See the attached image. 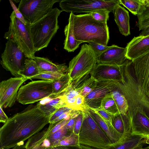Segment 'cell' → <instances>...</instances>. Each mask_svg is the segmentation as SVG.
Instances as JSON below:
<instances>
[{
    "instance_id": "34",
    "label": "cell",
    "mask_w": 149,
    "mask_h": 149,
    "mask_svg": "<svg viewBox=\"0 0 149 149\" xmlns=\"http://www.w3.org/2000/svg\"><path fill=\"white\" fill-rule=\"evenodd\" d=\"M110 11L104 9L99 10L91 13V14L95 20L102 22L107 24L109 18V14Z\"/></svg>"
},
{
    "instance_id": "18",
    "label": "cell",
    "mask_w": 149,
    "mask_h": 149,
    "mask_svg": "<svg viewBox=\"0 0 149 149\" xmlns=\"http://www.w3.org/2000/svg\"><path fill=\"white\" fill-rule=\"evenodd\" d=\"M86 109L105 133L112 144L121 139L123 135L117 131L113 126L109 125L94 110L87 107Z\"/></svg>"
},
{
    "instance_id": "21",
    "label": "cell",
    "mask_w": 149,
    "mask_h": 149,
    "mask_svg": "<svg viewBox=\"0 0 149 149\" xmlns=\"http://www.w3.org/2000/svg\"><path fill=\"white\" fill-rule=\"evenodd\" d=\"M33 59L36 63L40 74L48 72H60L66 74L68 67L65 64L54 63L47 58L35 56Z\"/></svg>"
},
{
    "instance_id": "9",
    "label": "cell",
    "mask_w": 149,
    "mask_h": 149,
    "mask_svg": "<svg viewBox=\"0 0 149 149\" xmlns=\"http://www.w3.org/2000/svg\"><path fill=\"white\" fill-rule=\"evenodd\" d=\"M59 4L62 11L73 13H91L102 9L112 12L115 6L120 3L119 0H60Z\"/></svg>"
},
{
    "instance_id": "4",
    "label": "cell",
    "mask_w": 149,
    "mask_h": 149,
    "mask_svg": "<svg viewBox=\"0 0 149 149\" xmlns=\"http://www.w3.org/2000/svg\"><path fill=\"white\" fill-rule=\"evenodd\" d=\"M132 61L134 76L130 77L129 86L136 98L144 102L149 93V51Z\"/></svg>"
},
{
    "instance_id": "44",
    "label": "cell",
    "mask_w": 149,
    "mask_h": 149,
    "mask_svg": "<svg viewBox=\"0 0 149 149\" xmlns=\"http://www.w3.org/2000/svg\"><path fill=\"white\" fill-rule=\"evenodd\" d=\"M76 117L72 118L66 124L68 130L71 133L73 132Z\"/></svg>"
},
{
    "instance_id": "29",
    "label": "cell",
    "mask_w": 149,
    "mask_h": 149,
    "mask_svg": "<svg viewBox=\"0 0 149 149\" xmlns=\"http://www.w3.org/2000/svg\"><path fill=\"white\" fill-rule=\"evenodd\" d=\"M40 74L38 66L32 59L27 58L25 62L24 70L20 76L29 79Z\"/></svg>"
},
{
    "instance_id": "2",
    "label": "cell",
    "mask_w": 149,
    "mask_h": 149,
    "mask_svg": "<svg viewBox=\"0 0 149 149\" xmlns=\"http://www.w3.org/2000/svg\"><path fill=\"white\" fill-rule=\"evenodd\" d=\"M68 22L77 40L81 43L93 42L107 46L109 35L107 24L95 20L91 13L75 15L71 12Z\"/></svg>"
},
{
    "instance_id": "17",
    "label": "cell",
    "mask_w": 149,
    "mask_h": 149,
    "mask_svg": "<svg viewBox=\"0 0 149 149\" xmlns=\"http://www.w3.org/2000/svg\"><path fill=\"white\" fill-rule=\"evenodd\" d=\"M131 134L145 137L149 134V118L143 109L139 110L129 118Z\"/></svg>"
},
{
    "instance_id": "20",
    "label": "cell",
    "mask_w": 149,
    "mask_h": 149,
    "mask_svg": "<svg viewBox=\"0 0 149 149\" xmlns=\"http://www.w3.org/2000/svg\"><path fill=\"white\" fill-rule=\"evenodd\" d=\"M144 136L131 134H123L121 139L112 144L109 149H134L143 146L146 144Z\"/></svg>"
},
{
    "instance_id": "39",
    "label": "cell",
    "mask_w": 149,
    "mask_h": 149,
    "mask_svg": "<svg viewBox=\"0 0 149 149\" xmlns=\"http://www.w3.org/2000/svg\"><path fill=\"white\" fill-rule=\"evenodd\" d=\"M97 56L110 47L93 42H88Z\"/></svg>"
},
{
    "instance_id": "7",
    "label": "cell",
    "mask_w": 149,
    "mask_h": 149,
    "mask_svg": "<svg viewBox=\"0 0 149 149\" xmlns=\"http://www.w3.org/2000/svg\"><path fill=\"white\" fill-rule=\"evenodd\" d=\"M10 17L8 29L5 33L4 38L14 42L24 52L26 58L33 59L36 52L27 26L15 17L13 11Z\"/></svg>"
},
{
    "instance_id": "15",
    "label": "cell",
    "mask_w": 149,
    "mask_h": 149,
    "mask_svg": "<svg viewBox=\"0 0 149 149\" xmlns=\"http://www.w3.org/2000/svg\"><path fill=\"white\" fill-rule=\"evenodd\" d=\"M127 59L126 48L113 45L97 56V63L120 66Z\"/></svg>"
},
{
    "instance_id": "27",
    "label": "cell",
    "mask_w": 149,
    "mask_h": 149,
    "mask_svg": "<svg viewBox=\"0 0 149 149\" xmlns=\"http://www.w3.org/2000/svg\"><path fill=\"white\" fill-rule=\"evenodd\" d=\"M111 93L117 105L120 113L126 114L129 108L128 102L117 85L112 91Z\"/></svg>"
},
{
    "instance_id": "16",
    "label": "cell",
    "mask_w": 149,
    "mask_h": 149,
    "mask_svg": "<svg viewBox=\"0 0 149 149\" xmlns=\"http://www.w3.org/2000/svg\"><path fill=\"white\" fill-rule=\"evenodd\" d=\"M127 59L132 60L149 51V34L134 37L125 47Z\"/></svg>"
},
{
    "instance_id": "32",
    "label": "cell",
    "mask_w": 149,
    "mask_h": 149,
    "mask_svg": "<svg viewBox=\"0 0 149 149\" xmlns=\"http://www.w3.org/2000/svg\"><path fill=\"white\" fill-rule=\"evenodd\" d=\"M72 133L68 130L66 125L55 132L51 134L47 139L50 147H56L59 141L63 137L70 135Z\"/></svg>"
},
{
    "instance_id": "31",
    "label": "cell",
    "mask_w": 149,
    "mask_h": 149,
    "mask_svg": "<svg viewBox=\"0 0 149 149\" xmlns=\"http://www.w3.org/2000/svg\"><path fill=\"white\" fill-rule=\"evenodd\" d=\"M137 26L139 31H141L139 35L145 36L149 34V8H147L141 14L137 15Z\"/></svg>"
},
{
    "instance_id": "5",
    "label": "cell",
    "mask_w": 149,
    "mask_h": 149,
    "mask_svg": "<svg viewBox=\"0 0 149 149\" xmlns=\"http://www.w3.org/2000/svg\"><path fill=\"white\" fill-rule=\"evenodd\" d=\"M83 112V121L79 135L80 145L94 149H109L112 144L105 133L86 109Z\"/></svg>"
},
{
    "instance_id": "23",
    "label": "cell",
    "mask_w": 149,
    "mask_h": 149,
    "mask_svg": "<svg viewBox=\"0 0 149 149\" xmlns=\"http://www.w3.org/2000/svg\"><path fill=\"white\" fill-rule=\"evenodd\" d=\"M112 123L114 128L123 135L131 134V124L127 114L119 113L114 115Z\"/></svg>"
},
{
    "instance_id": "45",
    "label": "cell",
    "mask_w": 149,
    "mask_h": 149,
    "mask_svg": "<svg viewBox=\"0 0 149 149\" xmlns=\"http://www.w3.org/2000/svg\"><path fill=\"white\" fill-rule=\"evenodd\" d=\"M3 107L0 106V122L4 123L9 118L3 111Z\"/></svg>"
},
{
    "instance_id": "24",
    "label": "cell",
    "mask_w": 149,
    "mask_h": 149,
    "mask_svg": "<svg viewBox=\"0 0 149 149\" xmlns=\"http://www.w3.org/2000/svg\"><path fill=\"white\" fill-rule=\"evenodd\" d=\"M71 83L68 72L60 79L53 81V92L48 98L51 99L62 95L68 89Z\"/></svg>"
},
{
    "instance_id": "1",
    "label": "cell",
    "mask_w": 149,
    "mask_h": 149,
    "mask_svg": "<svg viewBox=\"0 0 149 149\" xmlns=\"http://www.w3.org/2000/svg\"><path fill=\"white\" fill-rule=\"evenodd\" d=\"M49 123V116L31 104L9 118L0 129V149H10L39 132Z\"/></svg>"
},
{
    "instance_id": "41",
    "label": "cell",
    "mask_w": 149,
    "mask_h": 149,
    "mask_svg": "<svg viewBox=\"0 0 149 149\" xmlns=\"http://www.w3.org/2000/svg\"><path fill=\"white\" fill-rule=\"evenodd\" d=\"M9 1L15 13V17L26 25L27 22L22 14L18 9V8H17L12 1L9 0Z\"/></svg>"
},
{
    "instance_id": "43",
    "label": "cell",
    "mask_w": 149,
    "mask_h": 149,
    "mask_svg": "<svg viewBox=\"0 0 149 149\" xmlns=\"http://www.w3.org/2000/svg\"><path fill=\"white\" fill-rule=\"evenodd\" d=\"M77 96L69 99L63 100L65 107L72 109L77 110L76 107V101Z\"/></svg>"
},
{
    "instance_id": "42",
    "label": "cell",
    "mask_w": 149,
    "mask_h": 149,
    "mask_svg": "<svg viewBox=\"0 0 149 149\" xmlns=\"http://www.w3.org/2000/svg\"><path fill=\"white\" fill-rule=\"evenodd\" d=\"M84 97L80 94L77 96L76 101L77 110L83 111L87 107L84 103Z\"/></svg>"
},
{
    "instance_id": "51",
    "label": "cell",
    "mask_w": 149,
    "mask_h": 149,
    "mask_svg": "<svg viewBox=\"0 0 149 149\" xmlns=\"http://www.w3.org/2000/svg\"><path fill=\"white\" fill-rule=\"evenodd\" d=\"M47 149H58L57 147H49L47 148Z\"/></svg>"
},
{
    "instance_id": "30",
    "label": "cell",
    "mask_w": 149,
    "mask_h": 149,
    "mask_svg": "<svg viewBox=\"0 0 149 149\" xmlns=\"http://www.w3.org/2000/svg\"><path fill=\"white\" fill-rule=\"evenodd\" d=\"M100 107L112 115L120 113L111 93L107 95L102 99Z\"/></svg>"
},
{
    "instance_id": "11",
    "label": "cell",
    "mask_w": 149,
    "mask_h": 149,
    "mask_svg": "<svg viewBox=\"0 0 149 149\" xmlns=\"http://www.w3.org/2000/svg\"><path fill=\"white\" fill-rule=\"evenodd\" d=\"M58 0H21L18 8L26 21L33 23L46 15Z\"/></svg>"
},
{
    "instance_id": "13",
    "label": "cell",
    "mask_w": 149,
    "mask_h": 149,
    "mask_svg": "<svg viewBox=\"0 0 149 149\" xmlns=\"http://www.w3.org/2000/svg\"><path fill=\"white\" fill-rule=\"evenodd\" d=\"M118 82L97 81L94 89L84 97V102L86 106L93 109L100 108L102 99L107 95L111 93Z\"/></svg>"
},
{
    "instance_id": "14",
    "label": "cell",
    "mask_w": 149,
    "mask_h": 149,
    "mask_svg": "<svg viewBox=\"0 0 149 149\" xmlns=\"http://www.w3.org/2000/svg\"><path fill=\"white\" fill-rule=\"evenodd\" d=\"M122 65L97 63L91 74L97 81H121L123 79Z\"/></svg>"
},
{
    "instance_id": "12",
    "label": "cell",
    "mask_w": 149,
    "mask_h": 149,
    "mask_svg": "<svg viewBox=\"0 0 149 149\" xmlns=\"http://www.w3.org/2000/svg\"><path fill=\"white\" fill-rule=\"evenodd\" d=\"M28 79L22 77H11L0 83V106L4 108L13 106L17 100L21 85Z\"/></svg>"
},
{
    "instance_id": "50",
    "label": "cell",
    "mask_w": 149,
    "mask_h": 149,
    "mask_svg": "<svg viewBox=\"0 0 149 149\" xmlns=\"http://www.w3.org/2000/svg\"><path fill=\"white\" fill-rule=\"evenodd\" d=\"M134 149H149V146L145 147H139Z\"/></svg>"
},
{
    "instance_id": "49",
    "label": "cell",
    "mask_w": 149,
    "mask_h": 149,
    "mask_svg": "<svg viewBox=\"0 0 149 149\" xmlns=\"http://www.w3.org/2000/svg\"><path fill=\"white\" fill-rule=\"evenodd\" d=\"M80 147L81 149H94L91 147L81 145H80Z\"/></svg>"
},
{
    "instance_id": "48",
    "label": "cell",
    "mask_w": 149,
    "mask_h": 149,
    "mask_svg": "<svg viewBox=\"0 0 149 149\" xmlns=\"http://www.w3.org/2000/svg\"><path fill=\"white\" fill-rule=\"evenodd\" d=\"M144 140L145 144H149V134L145 137Z\"/></svg>"
},
{
    "instance_id": "37",
    "label": "cell",
    "mask_w": 149,
    "mask_h": 149,
    "mask_svg": "<svg viewBox=\"0 0 149 149\" xmlns=\"http://www.w3.org/2000/svg\"><path fill=\"white\" fill-rule=\"evenodd\" d=\"M71 109H72L67 107H63L59 108L53 113L49 116V123H52L55 120L60 116Z\"/></svg>"
},
{
    "instance_id": "47",
    "label": "cell",
    "mask_w": 149,
    "mask_h": 149,
    "mask_svg": "<svg viewBox=\"0 0 149 149\" xmlns=\"http://www.w3.org/2000/svg\"><path fill=\"white\" fill-rule=\"evenodd\" d=\"M11 149H26V148L25 145L22 144L17 145Z\"/></svg>"
},
{
    "instance_id": "10",
    "label": "cell",
    "mask_w": 149,
    "mask_h": 149,
    "mask_svg": "<svg viewBox=\"0 0 149 149\" xmlns=\"http://www.w3.org/2000/svg\"><path fill=\"white\" fill-rule=\"evenodd\" d=\"M1 58V64L3 68L9 71L15 77L21 76L27 58L13 41L7 40Z\"/></svg>"
},
{
    "instance_id": "22",
    "label": "cell",
    "mask_w": 149,
    "mask_h": 149,
    "mask_svg": "<svg viewBox=\"0 0 149 149\" xmlns=\"http://www.w3.org/2000/svg\"><path fill=\"white\" fill-rule=\"evenodd\" d=\"M46 130L39 132L29 139L25 144L26 149H47L50 146Z\"/></svg>"
},
{
    "instance_id": "3",
    "label": "cell",
    "mask_w": 149,
    "mask_h": 149,
    "mask_svg": "<svg viewBox=\"0 0 149 149\" xmlns=\"http://www.w3.org/2000/svg\"><path fill=\"white\" fill-rule=\"evenodd\" d=\"M62 11L55 8L33 23L26 22L36 52L48 46L59 29L58 18Z\"/></svg>"
},
{
    "instance_id": "35",
    "label": "cell",
    "mask_w": 149,
    "mask_h": 149,
    "mask_svg": "<svg viewBox=\"0 0 149 149\" xmlns=\"http://www.w3.org/2000/svg\"><path fill=\"white\" fill-rule=\"evenodd\" d=\"M97 81L91 75L85 83L80 94L85 97L94 89L97 85Z\"/></svg>"
},
{
    "instance_id": "28",
    "label": "cell",
    "mask_w": 149,
    "mask_h": 149,
    "mask_svg": "<svg viewBox=\"0 0 149 149\" xmlns=\"http://www.w3.org/2000/svg\"><path fill=\"white\" fill-rule=\"evenodd\" d=\"M64 32L65 38L64 44V49L68 52H74L81 43L75 39L69 23L65 26Z\"/></svg>"
},
{
    "instance_id": "25",
    "label": "cell",
    "mask_w": 149,
    "mask_h": 149,
    "mask_svg": "<svg viewBox=\"0 0 149 149\" xmlns=\"http://www.w3.org/2000/svg\"><path fill=\"white\" fill-rule=\"evenodd\" d=\"M37 104L40 110L48 116L53 113L59 108L65 107L63 100L61 96L50 99L49 101L44 103L39 102Z\"/></svg>"
},
{
    "instance_id": "8",
    "label": "cell",
    "mask_w": 149,
    "mask_h": 149,
    "mask_svg": "<svg viewBox=\"0 0 149 149\" xmlns=\"http://www.w3.org/2000/svg\"><path fill=\"white\" fill-rule=\"evenodd\" d=\"M52 82L39 80L22 86L18 91L17 101L23 104H27L49 98L53 92Z\"/></svg>"
},
{
    "instance_id": "33",
    "label": "cell",
    "mask_w": 149,
    "mask_h": 149,
    "mask_svg": "<svg viewBox=\"0 0 149 149\" xmlns=\"http://www.w3.org/2000/svg\"><path fill=\"white\" fill-rule=\"evenodd\" d=\"M80 145L79 135L75 134L73 132L70 135L64 137L61 139L58 142L56 147L79 146Z\"/></svg>"
},
{
    "instance_id": "26",
    "label": "cell",
    "mask_w": 149,
    "mask_h": 149,
    "mask_svg": "<svg viewBox=\"0 0 149 149\" xmlns=\"http://www.w3.org/2000/svg\"><path fill=\"white\" fill-rule=\"evenodd\" d=\"M120 4L123 5L134 15L141 14L148 6L147 0H119Z\"/></svg>"
},
{
    "instance_id": "46",
    "label": "cell",
    "mask_w": 149,
    "mask_h": 149,
    "mask_svg": "<svg viewBox=\"0 0 149 149\" xmlns=\"http://www.w3.org/2000/svg\"><path fill=\"white\" fill-rule=\"evenodd\" d=\"M58 149H81L80 146H64L56 147Z\"/></svg>"
},
{
    "instance_id": "40",
    "label": "cell",
    "mask_w": 149,
    "mask_h": 149,
    "mask_svg": "<svg viewBox=\"0 0 149 149\" xmlns=\"http://www.w3.org/2000/svg\"><path fill=\"white\" fill-rule=\"evenodd\" d=\"M83 119V112L81 111L76 117L75 121L73 132L79 135Z\"/></svg>"
},
{
    "instance_id": "6",
    "label": "cell",
    "mask_w": 149,
    "mask_h": 149,
    "mask_svg": "<svg viewBox=\"0 0 149 149\" xmlns=\"http://www.w3.org/2000/svg\"><path fill=\"white\" fill-rule=\"evenodd\" d=\"M97 56L89 44L81 45L79 53L69 64L68 73L72 85L91 74L97 63Z\"/></svg>"
},
{
    "instance_id": "19",
    "label": "cell",
    "mask_w": 149,
    "mask_h": 149,
    "mask_svg": "<svg viewBox=\"0 0 149 149\" xmlns=\"http://www.w3.org/2000/svg\"><path fill=\"white\" fill-rule=\"evenodd\" d=\"M112 12L120 33L125 36L130 35V18L128 12L120 4H118L115 6Z\"/></svg>"
},
{
    "instance_id": "36",
    "label": "cell",
    "mask_w": 149,
    "mask_h": 149,
    "mask_svg": "<svg viewBox=\"0 0 149 149\" xmlns=\"http://www.w3.org/2000/svg\"><path fill=\"white\" fill-rule=\"evenodd\" d=\"M66 74L60 72H46L34 77L32 79H38L53 81L60 79Z\"/></svg>"
},
{
    "instance_id": "38",
    "label": "cell",
    "mask_w": 149,
    "mask_h": 149,
    "mask_svg": "<svg viewBox=\"0 0 149 149\" xmlns=\"http://www.w3.org/2000/svg\"><path fill=\"white\" fill-rule=\"evenodd\" d=\"M94 110L109 125L113 126L112 122L113 118L114 115L109 113L100 107L97 109Z\"/></svg>"
}]
</instances>
